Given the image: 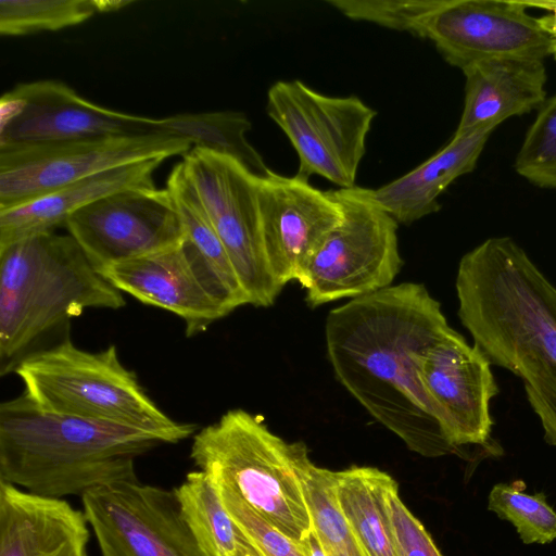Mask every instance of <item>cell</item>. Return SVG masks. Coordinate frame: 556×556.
Here are the masks:
<instances>
[{
	"label": "cell",
	"instance_id": "obj_8",
	"mask_svg": "<svg viewBox=\"0 0 556 556\" xmlns=\"http://www.w3.org/2000/svg\"><path fill=\"white\" fill-rule=\"evenodd\" d=\"M266 111L298 154L296 176L355 187L376 110L357 97L326 96L294 79L269 88Z\"/></svg>",
	"mask_w": 556,
	"mask_h": 556
},
{
	"label": "cell",
	"instance_id": "obj_29",
	"mask_svg": "<svg viewBox=\"0 0 556 556\" xmlns=\"http://www.w3.org/2000/svg\"><path fill=\"white\" fill-rule=\"evenodd\" d=\"M439 0H328L346 17L370 22L424 38L429 14Z\"/></svg>",
	"mask_w": 556,
	"mask_h": 556
},
{
	"label": "cell",
	"instance_id": "obj_6",
	"mask_svg": "<svg viewBox=\"0 0 556 556\" xmlns=\"http://www.w3.org/2000/svg\"><path fill=\"white\" fill-rule=\"evenodd\" d=\"M301 444L285 441L260 417L236 408L192 435L190 457L198 470L231 490L299 544L311 532L309 513L296 471Z\"/></svg>",
	"mask_w": 556,
	"mask_h": 556
},
{
	"label": "cell",
	"instance_id": "obj_16",
	"mask_svg": "<svg viewBox=\"0 0 556 556\" xmlns=\"http://www.w3.org/2000/svg\"><path fill=\"white\" fill-rule=\"evenodd\" d=\"M264 250L270 273L283 288L299 279L308 260L341 219L331 190L321 191L299 176L270 170L257 177Z\"/></svg>",
	"mask_w": 556,
	"mask_h": 556
},
{
	"label": "cell",
	"instance_id": "obj_30",
	"mask_svg": "<svg viewBox=\"0 0 556 556\" xmlns=\"http://www.w3.org/2000/svg\"><path fill=\"white\" fill-rule=\"evenodd\" d=\"M215 483L226 509L263 556H305L298 543L268 523L231 490Z\"/></svg>",
	"mask_w": 556,
	"mask_h": 556
},
{
	"label": "cell",
	"instance_id": "obj_2",
	"mask_svg": "<svg viewBox=\"0 0 556 556\" xmlns=\"http://www.w3.org/2000/svg\"><path fill=\"white\" fill-rule=\"evenodd\" d=\"M455 288L473 345L521 379L545 442L556 446V286L513 238L500 236L463 255Z\"/></svg>",
	"mask_w": 556,
	"mask_h": 556
},
{
	"label": "cell",
	"instance_id": "obj_13",
	"mask_svg": "<svg viewBox=\"0 0 556 556\" xmlns=\"http://www.w3.org/2000/svg\"><path fill=\"white\" fill-rule=\"evenodd\" d=\"M65 227L98 271L185 239L170 192L155 186L102 197L73 213Z\"/></svg>",
	"mask_w": 556,
	"mask_h": 556
},
{
	"label": "cell",
	"instance_id": "obj_14",
	"mask_svg": "<svg viewBox=\"0 0 556 556\" xmlns=\"http://www.w3.org/2000/svg\"><path fill=\"white\" fill-rule=\"evenodd\" d=\"M528 9L513 0H439L424 38L462 71L492 59L544 61L552 55V40Z\"/></svg>",
	"mask_w": 556,
	"mask_h": 556
},
{
	"label": "cell",
	"instance_id": "obj_11",
	"mask_svg": "<svg viewBox=\"0 0 556 556\" xmlns=\"http://www.w3.org/2000/svg\"><path fill=\"white\" fill-rule=\"evenodd\" d=\"M142 135L173 136L169 116L151 118L110 110L56 80L18 84L0 100V149Z\"/></svg>",
	"mask_w": 556,
	"mask_h": 556
},
{
	"label": "cell",
	"instance_id": "obj_17",
	"mask_svg": "<svg viewBox=\"0 0 556 556\" xmlns=\"http://www.w3.org/2000/svg\"><path fill=\"white\" fill-rule=\"evenodd\" d=\"M182 242L109 265L99 273L117 290L182 318L190 337L229 313L197 276Z\"/></svg>",
	"mask_w": 556,
	"mask_h": 556
},
{
	"label": "cell",
	"instance_id": "obj_10",
	"mask_svg": "<svg viewBox=\"0 0 556 556\" xmlns=\"http://www.w3.org/2000/svg\"><path fill=\"white\" fill-rule=\"evenodd\" d=\"M192 143L167 135L92 138L0 149V210L91 175L151 159L185 155Z\"/></svg>",
	"mask_w": 556,
	"mask_h": 556
},
{
	"label": "cell",
	"instance_id": "obj_12",
	"mask_svg": "<svg viewBox=\"0 0 556 556\" xmlns=\"http://www.w3.org/2000/svg\"><path fill=\"white\" fill-rule=\"evenodd\" d=\"M81 502L101 556H208L173 490L124 481L89 491Z\"/></svg>",
	"mask_w": 556,
	"mask_h": 556
},
{
	"label": "cell",
	"instance_id": "obj_5",
	"mask_svg": "<svg viewBox=\"0 0 556 556\" xmlns=\"http://www.w3.org/2000/svg\"><path fill=\"white\" fill-rule=\"evenodd\" d=\"M14 371L43 410L144 430L166 444L195 433L194 425L173 420L150 399L114 344L88 352L66 339L26 356Z\"/></svg>",
	"mask_w": 556,
	"mask_h": 556
},
{
	"label": "cell",
	"instance_id": "obj_19",
	"mask_svg": "<svg viewBox=\"0 0 556 556\" xmlns=\"http://www.w3.org/2000/svg\"><path fill=\"white\" fill-rule=\"evenodd\" d=\"M464 108L455 136L494 127L511 116L539 110L546 101L544 61L492 59L462 71Z\"/></svg>",
	"mask_w": 556,
	"mask_h": 556
},
{
	"label": "cell",
	"instance_id": "obj_25",
	"mask_svg": "<svg viewBox=\"0 0 556 556\" xmlns=\"http://www.w3.org/2000/svg\"><path fill=\"white\" fill-rule=\"evenodd\" d=\"M296 471L311 518V530L326 556H366L336 495L334 471L316 466L302 442Z\"/></svg>",
	"mask_w": 556,
	"mask_h": 556
},
{
	"label": "cell",
	"instance_id": "obj_18",
	"mask_svg": "<svg viewBox=\"0 0 556 556\" xmlns=\"http://www.w3.org/2000/svg\"><path fill=\"white\" fill-rule=\"evenodd\" d=\"M90 529L66 500L0 481V556H88Z\"/></svg>",
	"mask_w": 556,
	"mask_h": 556
},
{
	"label": "cell",
	"instance_id": "obj_32",
	"mask_svg": "<svg viewBox=\"0 0 556 556\" xmlns=\"http://www.w3.org/2000/svg\"><path fill=\"white\" fill-rule=\"evenodd\" d=\"M523 2L528 8L534 7L549 12V14L540 17V22L552 40V55L556 59V1Z\"/></svg>",
	"mask_w": 556,
	"mask_h": 556
},
{
	"label": "cell",
	"instance_id": "obj_27",
	"mask_svg": "<svg viewBox=\"0 0 556 556\" xmlns=\"http://www.w3.org/2000/svg\"><path fill=\"white\" fill-rule=\"evenodd\" d=\"M521 481L495 484L488 498V509L513 523L525 544H546L556 539V511L544 494L523 492Z\"/></svg>",
	"mask_w": 556,
	"mask_h": 556
},
{
	"label": "cell",
	"instance_id": "obj_22",
	"mask_svg": "<svg viewBox=\"0 0 556 556\" xmlns=\"http://www.w3.org/2000/svg\"><path fill=\"white\" fill-rule=\"evenodd\" d=\"M166 188L184 227V250L203 286L228 313L249 304L238 274L182 161L170 170Z\"/></svg>",
	"mask_w": 556,
	"mask_h": 556
},
{
	"label": "cell",
	"instance_id": "obj_15",
	"mask_svg": "<svg viewBox=\"0 0 556 556\" xmlns=\"http://www.w3.org/2000/svg\"><path fill=\"white\" fill-rule=\"evenodd\" d=\"M417 375L447 442L485 445L491 439V400L498 393L491 363L454 329L417 357Z\"/></svg>",
	"mask_w": 556,
	"mask_h": 556
},
{
	"label": "cell",
	"instance_id": "obj_24",
	"mask_svg": "<svg viewBox=\"0 0 556 556\" xmlns=\"http://www.w3.org/2000/svg\"><path fill=\"white\" fill-rule=\"evenodd\" d=\"M181 513L208 556H235L244 536L210 475L194 470L173 489Z\"/></svg>",
	"mask_w": 556,
	"mask_h": 556
},
{
	"label": "cell",
	"instance_id": "obj_1",
	"mask_svg": "<svg viewBox=\"0 0 556 556\" xmlns=\"http://www.w3.org/2000/svg\"><path fill=\"white\" fill-rule=\"evenodd\" d=\"M452 330L440 302L417 282L352 299L326 317L327 355L339 382L425 457L459 451L445 439L417 375L418 355Z\"/></svg>",
	"mask_w": 556,
	"mask_h": 556
},
{
	"label": "cell",
	"instance_id": "obj_31",
	"mask_svg": "<svg viewBox=\"0 0 556 556\" xmlns=\"http://www.w3.org/2000/svg\"><path fill=\"white\" fill-rule=\"evenodd\" d=\"M387 506L396 556H442L422 523L400 498L393 479L387 489Z\"/></svg>",
	"mask_w": 556,
	"mask_h": 556
},
{
	"label": "cell",
	"instance_id": "obj_26",
	"mask_svg": "<svg viewBox=\"0 0 556 556\" xmlns=\"http://www.w3.org/2000/svg\"><path fill=\"white\" fill-rule=\"evenodd\" d=\"M96 13V0H0V33L21 36L58 30Z\"/></svg>",
	"mask_w": 556,
	"mask_h": 556
},
{
	"label": "cell",
	"instance_id": "obj_3",
	"mask_svg": "<svg viewBox=\"0 0 556 556\" xmlns=\"http://www.w3.org/2000/svg\"><path fill=\"white\" fill-rule=\"evenodd\" d=\"M161 444L144 430L43 410L25 393L0 405V481L38 495L136 481L135 458Z\"/></svg>",
	"mask_w": 556,
	"mask_h": 556
},
{
	"label": "cell",
	"instance_id": "obj_28",
	"mask_svg": "<svg viewBox=\"0 0 556 556\" xmlns=\"http://www.w3.org/2000/svg\"><path fill=\"white\" fill-rule=\"evenodd\" d=\"M516 173L543 189H556V94L547 98L528 128L514 162Z\"/></svg>",
	"mask_w": 556,
	"mask_h": 556
},
{
	"label": "cell",
	"instance_id": "obj_9",
	"mask_svg": "<svg viewBox=\"0 0 556 556\" xmlns=\"http://www.w3.org/2000/svg\"><path fill=\"white\" fill-rule=\"evenodd\" d=\"M247 293L249 304L270 306L282 288L274 279L264 250L257 177L235 157L192 147L182 159Z\"/></svg>",
	"mask_w": 556,
	"mask_h": 556
},
{
	"label": "cell",
	"instance_id": "obj_7",
	"mask_svg": "<svg viewBox=\"0 0 556 556\" xmlns=\"http://www.w3.org/2000/svg\"><path fill=\"white\" fill-rule=\"evenodd\" d=\"M331 191L341 219L298 279L313 307L388 288L403 265L399 224L377 202L372 189L355 186Z\"/></svg>",
	"mask_w": 556,
	"mask_h": 556
},
{
	"label": "cell",
	"instance_id": "obj_23",
	"mask_svg": "<svg viewBox=\"0 0 556 556\" xmlns=\"http://www.w3.org/2000/svg\"><path fill=\"white\" fill-rule=\"evenodd\" d=\"M336 495L366 556H396L387 506L393 479L374 467L352 466L334 471Z\"/></svg>",
	"mask_w": 556,
	"mask_h": 556
},
{
	"label": "cell",
	"instance_id": "obj_4",
	"mask_svg": "<svg viewBox=\"0 0 556 556\" xmlns=\"http://www.w3.org/2000/svg\"><path fill=\"white\" fill-rule=\"evenodd\" d=\"M71 235L47 232L0 250L1 375L33 341L86 308L125 305Z\"/></svg>",
	"mask_w": 556,
	"mask_h": 556
},
{
	"label": "cell",
	"instance_id": "obj_20",
	"mask_svg": "<svg viewBox=\"0 0 556 556\" xmlns=\"http://www.w3.org/2000/svg\"><path fill=\"white\" fill-rule=\"evenodd\" d=\"M164 160L151 159L104 170L28 202L0 210V250L33 236L54 232L87 204L136 187H154L152 175Z\"/></svg>",
	"mask_w": 556,
	"mask_h": 556
},
{
	"label": "cell",
	"instance_id": "obj_33",
	"mask_svg": "<svg viewBox=\"0 0 556 556\" xmlns=\"http://www.w3.org/2000/svg\"><path fill=\"white\" fill-rule=\"evenodd\" d=\"M299 545L305 556H326L312 530Z\"/></svg>",
	"mask_w": 556,
	"mask_h": 556
},
{
	"label": "cell",
	"instance_id": "obj_21",
	"mask_svg": "<svg viewBox=\"0 0 556 556\" xmlns=\"http://www.w3.org/2000/svg\"><path fill=\"white\" fill-rule=\"evenodd\" d=\"M494 127L453 135L428 160L372 193L397 224L409 225L441 207L439 197L458 177L471 173Z\"/></svg>",
	"mask_w": 556,
	"mask_h": 556
}]
</instances>
